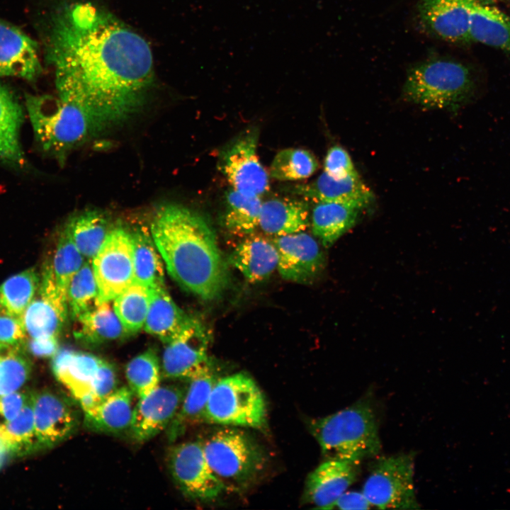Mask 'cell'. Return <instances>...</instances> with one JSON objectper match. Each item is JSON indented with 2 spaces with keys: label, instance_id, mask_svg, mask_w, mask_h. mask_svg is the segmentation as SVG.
Masks as SVG:
<instances>
[{
  "label": "cell",
  "instance_id": "cell-1",
  "mask_svg": "<svg viewBox=\"0 0 510 510\" xmlns=\"http://www.w3.org/2000/svg\"><path fill=\"white\" fill-rule=\"evenodd\" d=\"M47 57L58 96L82 109L99 132L139 111L152 86V50L112 14L88 3L55 17Z\"/></svg>",
  "mask_w": 510,
  "mask_h": 510
},
{
  "label": "cell",
  "instance_id": "cell-2",
  "mask_svg": "<svg viewBox=\"0 0 510 510\" xmlns=\"http://www.w3.org/2000/svg\"><path fill=\"white\" fill-rule=\"evenodd\" d=\"M150 234L171 278L204 300L218 298L229 272L212 228L198 214L178 205L163 206L153 217Z\"/></svg>",
  "mask_w": 510,
  "mask_h": 510
},
{
  "label": "cell",
  "instance_id": "cell-3",
  "mask_svg": "<svg viewBox=\"0 0 510 510\" xmlns=\"http://www.w3.org/2000/svg\"><path fill=\"white\" fill-rule=\"evenodd\" d=\"M309 428L326 459L362 463L381 450L378 419L368 399L313 419Z\"/></svg>",
  "mask_w": 510,
  "mask_h": 510
},
{
  "label": "cell",
  "instance_id": "cell-4",
  "mask_svg": "<svg viewBox=\"0 0 510 510\" xmlns=\"http://www.w3.org/2000/svg\"><path fill=\"white\" fill-rule=\"evenodd\" d=\"M201 443L208 463L225 492L246 490L266 467V458L259 444L239 427L224 426Z\"/></svg>",
  "mask_w": 510,
  "mask_h": 510
},
{
  "label": "cell",
  "instance_id": "cell-5",
  "mask_svg": "<svg viewBox=\"0 0 510 510\" xmlns=\"http://www.w3.org/2000/svg\"><path fill=\"white\" fill-rule=\"evenodd\" d=\"M475 81L464 64L448 60H430L407 72L403 86L404 98L425 109L455 111L470 102Z\"/></svg>",
  "mask_w": 510,
  "mask_h": 510
},
{
  "label": "cell",
  "instance_id": "cell-6",
  "mask_svg": "<svg viewBox=\"0 0 510 510\" xmlns=\"http://www.w3.org/2000/svg\"><path fill=\"white\" fill-rule=\"evenodd\" d=\"M26 106L36 140L58 159L99 132L82 109L59 96L28 95Z\"/></svg>",
  "mask_w": 510,
  "mask_h": 510
},
{
  "label": "cell",
  "instance_id": "cell-7",
  "mask_svg": "<svg viewBox=\"0 0 510 510\" xmlns=\"http://www.w3.org/2000/svg\"><path fill=\"white\" fill-rule=\"evenodd\" d=\"M264 396L256 382L243 373L217 378L205 412V422L264 429L267 421Z\"/></svg>",
  "mask_w": 510,
  "mask_h": 510
},
{
  "label": "cell",
  "instance_id": "cell-8",
  "mask_svg": "<svg viewBox=\"0 0 510 510\" xmlns=\"http://www.w3.org/2000/svg\"><path fill=\"white\" fill-rule=\"evenodd\" d=\"M414 454L402 453L376 458L370 465L362 492L378 509H419L414 483Z\"/></svg>",
  "mask_w": 510,
  "mask_h": 510
},
{
  "label": "cell",
  "instance_id": "cell-9",
  "mask_svg": "<svg viewBox=\"0 0 510 510\" xmlns=\"http://www.w3.org/2000/svg\"><path fill=\"white\" fill-rule=\"evenodd\" d=\"M91 261L98 302H113L135 281L130 230L122 226L111 228Z\"/></svg>",
  "mask_w": 510,
  "mask_h": 510
},
{
  "label": "cell",
  "instance_id": "cell-10",
  "mask_svg": "<svg viewBox=\"0 0 510 510\" xmlns=\"http://www.w3.org/2000/svg\"><path fill=\"white\" fill-rule=\"evenodd\" d=\"M258 138L255 128L243 132L221 151L218 167L233 189L260 197L268 190L269 179L257 154Z\"/></svg>",
  "mask_w": 510,
  "mask_h": 510
},
{
  "label": "cell",
  "instance_id": "cell-11",
  "mask_svg": "<svg viewBox=\"0 0 510 510\" xmlns=\"http://www.w3.org/2000/svg\"><path fill=\"white\" fill-rule=\"evenodd\" d=\"M167 463L176 484L188 498L210 501L225 492L208 463L201 441L174 445L168 451Z\"/></svg>",
  "mask_w": 510,
  "mask_h": 510
},
{
  "label": "cell",
  "instance_id": "cell-12",
  "mask_svg": "<svg viewBox=\"0 0 510 510\" xmlns=\"http://www.w3.org/2000/svg\"><path fill=\"white\" fill-rule=\"evenodd\" d=\"M189 380H168L139 398L135 404L129 436L137 442H144L166 431L181 404Z\"/></svg>",
  "mask_w": 510,
  "mask_h": 510
},
{
  "label": "cell",
  "instance_id": "cell-13",
  "mask_svg": "<svg viewBox=\"0 0 510 510\" xmlns=\"http://www.w3.org/2000/svg\"><path fill=\"white\" fill-rule=\"evenodd\" d=\"M210 334L196 319L181 334L165 344L161 361L162 379L190 380L213 368L208 356Z\"/></svg>",
  "mask_w": 510,
  "mask_h": 510
},
{
  "label": "cell",
  "instance_id": "cell-14",
  "mask_svg": "<svg viewBox=\"0 0 510 510\" xmlns=\"http://www.w3.org/2000/svg\"><path fill=\"white\" fill-rule=\"evenodd\" d=\"M277 269L283 278L299 283L312 282L325 267V258L316 240L305 232L277 236Z\"/></svg>",
  "mask_w": 510,
  "mask_h": 510
},
{
  "label": "cell",
  "instance_id": "cell-15",
  "mask_svg": "<svg viewBox=\"0 0 510 510\" xmlns=\"http://www.w3.org/2000/svg\"><path fill=\"white\" fill-rule=\"evenodd\" d=\"M35 436L39 449L52 448L77 430L76 409L65 399L50 391L33 395Z\"/></svg>",
  "mask_w": 510,
  "mask_h": 510
},
{
  "label": "cell",
  "instance_id": "cell-16",
  "mask_svg": "<svg viewBox=\"0 0 510 510\" xmlns=\"http://www.w3.org/2000/svg\"><path fill=\"white\" fill-rule=\"evenodd\" d=\"M361 463L326 459L307 477L302 504L330 509L336 499L358 479Z\"/></svg>",
  "mask_w": 510,
  "mask_h": 510
},
{
  "label": "cell",
  "instance_id": "cell-17",
  "mask_svg": "<svg viewBox=\"0 0 510 510\" xmlns=\"http://www.w3.org/2000/svg\"><path fill=\"white\" fill-rule=\"evenodd\" d=\"M103 360L91 353L70 349H59L52 357L54 375L79 402L83 412L98 403L93 385Z\"/></svg>",
  "mask_w": 510,
  "mask_h": 510
},
{
  "label": "cell",
  "instance_id": "cell-18",
  "mask_svg": "<svg viewBox=\"0 0 510 510\" xmlns=\"http://www.w3.org/2000/svg\"><path fill=\"white\" fill-rule=\"evenodd\" d=\"M41 71L37 43L16 27L0 19V77L33 81Z\"/></svg>",
  "mask_w": 510,
  "mask_h": 510
},
{
  "label": "cell",
  "instance_id": "cell-19",
  "mask_svg": "<svg viewBox=\"0 0 510 510\" xmlns=\"http://www.w3.org/2000/svg\"><path fill=\"white\" fill-rule=\"evenodd\" d=\"M421 22L430 33L454 43L470 41L467 0H419Z\"/></svg>",
  "mask_w": 510,
  "mask_h": 510
},
{
  "label": "cell",
  "instance_id": "cell-20",
  "mask_svg": "<svg viewBox=\"0 0 510 510\" xmlns=\"http://www.w3.org/2000/svg\"><path fill=\"white\" fill-rule=\"evenodd\" d=\"M294 193L314 203L339 202L361 210L367 208L374 198L373 192L358 174L336 179L324 171L313 182L295 186Z\"/></svg>",
  "mask_w": 510,
  "mask_h": 510
},
{
  "label": "cell",
  "instance_id": "cell-21",
  "mask_svg": "<svg viewBox=\"0 0 510 510\" xmlns=\"http://www.w3.org/2000/svg\"><path fill=\"white\" fill-rule=\"evenodd\" d=\"M136 397L128 386L118 387L93 407L84 411V424L91 431L108 434L128 432Z\"/></svg>",
  "mask_w": 510,
  "mask_h": 510
},
{
  "label": "cell",
  "instance_id": "cell-22",
  "mask_svg": "<svg viewBox=\"0 0 510 510\" xmlns=\"http://www.w3.org/2000/svg\"><path fill=\"white\" fill-rule=\"evenodd\" d=\"M217 378L212 368L190 379L181 404L166 430L169 442L176 441L193 425L205 422L208 398Z\"/></svg>",
  "mask_w": 510,
  "mask_h": 510
},
{
  "label": "cell",
  "instance_id": "cell-23",
  "mask_svg": "<svg viewBox=\"0 0 510 510\" xmlns=\"http://www.w3.org/2000/svg\"><path fill=\"white\" fill-rule=\"evenodd\" d=\"M244 239L230 254L229 262L251 283L268 278L278 266L274 243L260 235Z\"/></svg>",
  "mask_w": 510,
  "mask_h": 510
},
{
  "label": "cell",
  "instance_id": "cell-24",
  "mask_svg": "<svg viewBox=\"0 0 510 510\" xmlns=\"http://www.w3.org/2000/svg\"><path fill=\"white\" fill-rule=\"evenodd\" d=\"M195 319L182 310L165 287L151 290V301L144 325L146 332L168 344L181 334Z\"/></svg>",
  "mask_w": 510,
  "mask_h": 510
},
{
  "label": "cell",
  "instance_id": "cell-25",
  "mask_svg": "<svg viewBox=\"0 0 510 510\" xmlns=\"http://www.w3.org/2000/svg\"><path fill=\"white\" fill-rule=\"evenodd\" d=\"M309 226V206L305 199L280 198L262 203L259 227L269 234L282 236L304 232Z\"/></svg>",
  "mask_w": 510,
  "mask_h": 510
},
{
  "label": "cell",
  "instance_id": "cell-26",
  "mask_svg": "<svg viewBox=\"0 0 510 510\" xmlns=\"http://www.w3.org/2000/svg\"><path fill=\"white\" fill-rule=\"evenodd\" d=\"M469 35L474 40L510 54V16L475 0H467Z\"/></svg>",
  "mask_w": 510,
  "mask_h": 510
},
{
  "label": "cell",
  "instance_id": "cell-27",
  "mask_svg": "<svg viewBox=\"0 0 510 510\" xmlns=\"http://www.w3.org/2000/svg\"><path fill=\"white\" fill-rule=\"evenodd\" d=\"M110 303H98L76 319L79 327L74 336L77 340L92 347L130 335Z\"/></svg>",
  "mask_w": 510,
  "mask_h": 510
},
{
  "label": "cell",
  "instance_id": "cell-28",
  "mask_svg": "<svg viewBox=\"0 0 510 510\" xmlns=\"http://www.w3.org/2000/svg\"><path fill=\"white\" fill-rule=\"evenodd\" d=\"M361 210L343 203L316 202L312 213L313 234L329 248L355 225Z\"/></svg>",
  "mask_w": 510,
  "mask_h": 510
},
{
  "label": "cell",
  "instance_id": "cell-29",
  "mask_svg": "<svg viewBox=\"0 0 510 510\" xmlns=\"http://www.w3.org/2000/svg\"><path fill=\"white\" fill-rule=\"evenodd\" d=\"M23 120L19 102L11 91L0 85V161L15 165L23 164L19 139Z\"/></svg>",
  "mask_w": 510,
  "mask_h": 510
},
{
  "label": "cell",
  "instance_id": "cell-30",
  "mask_svg": "<svg viewBox=\"0 0 510 510\" xmlns=\"http://www.w3.org/2000/svg\"><path fill=\"white\" fill-rule=\"evenodd\" d=\"M130 232L135 281L150 290L165 287L162 259L150 232L142 229H135Z\"/></svg>",
  "mask_w": 510,
  "mask_h": 510
},
{
  "label": "cell",
  "instance_id": "cell-31",
  "mask_svg": "<svg viewBox=\"0 0 510 510\" xmlns=\"http://www.w3.org/2000/svg\"><path fill=\"white\" fill-rule=\"evenodd\" d=\"M64 227L86 261L96 256L111 229L106 216L96 210L73 216Z\"/></svg>",
  "mask_w": 510,
  "mask_h": 510
},
{
  "label": "cell",
  "instance_id": "cell-32",
  "mask_svg": "<svg viewBox=\"0 0 510 510\" xmlns=\"http://www.w3.org/2000/svg\"><path fill=\"white\" fill-rule=\"evenodd\" d=\"M223 224L231 233L249 236L259 226L262 202L259 196H247L234 189L225 193Z\"/></svg>",
  "mask_w": 510,
  "mask_h": 510
},
{
  "label": "cell",
  "instance_id": "cell-33",
  "mask_svg": "<svg viewBox=\"0 0 510 510\" xmlns=\"http://www.w3.org/2000/svg\"><path fill=\"white\" fill-rule=\"evenodd\" d=\"M40 285L35 269L30 268L16 273L0 285V314L21 319L33 300Z\"/></svg>",
  "mask_w": 510,
  "mask_h": 510
},
{
  "label": "cell",
  "instance_id": "cell-34",
  "mask_svg": "<svg viewBox=\"0 0 510 510\" xmlns=\"http://www.w3.org/2000/svg\"><path fill=\"white\" fill-rule=\"evenodd\" d=\"M150 301L151 290L136 281L113 300L114 310L130 334L144 327Z\"/></svg>",
  "mask_w": 510,
  "mask_h": 510
},
{
  "label": "cell",
  "instance_id": "cell-35",
  "mask_svg": "<svg viewBox=\"0 0 510 510\" xmlns=\"http://www.w3.org/2000/svg\"><path fill=\"white\" fill-rule=\"evenodd\" d=\"M128 386L137 399L154 390L162 380L161 361L157 351L149 348L132 358L125 367Z\"/></svg>",
  "mask_w": 510,
  "mask_h": 510
},
{
  "label": "cell",
  "instance_id": "cell-36",
  "mask_svg": "<svg viewBox=\"0 0 510 510\" xmlns=\"http://www.w3.org/2000/svg\"><path fill=\"white\" fill-rule=\"evenodd\" d=\"M66 317L50 301L40 295L29 304L21 319L26 334L37 339L57 337Z\"/></svg>",
  "mask_w": 510,
  "mask_h": 510
},
{
  "label": "cell",
  "instance_id": "cell-37",
  "mask_svg": "<svg viewBox=\"0 0 510 510\" xmlns=\"http://www.w3.org/2000/svg\"><path fill=\"white\" fill-rule=\"evenodd\" d=\"M315 157L303 149L288 148L274 157L270 176L278 181H298L312 176L318 169Z\"/></svg>",
  "mask_w": 510,
  "mask_h": 510
},
{
  "label": "cell",
  "instance_id": "cell-38",
  "mask_svg": "<svg viewBox=\"0 0 510 510\" xmlns=\"http://www.w3.org/2000/svg\"><path fill=\"white\" fill-rule=\"evenodd\" d=\"M84 260L85 258L76 246L69 232L64 227L50 267L59 290L67 298L69 285L84 264Z\"/></svg>",
  "mask_w": 510,
  "mask_h": 510
},
{
  "label": "cell",
  "instance_id": "cell-39",
  "mask_svg": "<svg viewBox=\"0 0 510 510\" xmlns=\"http://www.w3.org/2000/svg\"><path fill=\"white\" fill-rule=\"evenodd\" d=\"M98 289L89 261L84 262L72 279L67 290V303L72 317L76 319L98 304Z\"/></svg>",
  "mask_w": 510,
  "mask_h": 510
},
{
  "label": "cell",
  "instance_id": "cell-40",
  "mask_svg": "<svg viewBox=\"0 0 510 510\" xmlns=\"http://www.w3.org/2000/svg\"><path fill=\"white\" fill-rule=\"evenodd\" d=\"M30 371L29 360L17 348L0 346V396L18 390Z\"/></svg>",
  "mask_w": 510,
  "mask_h": 510
},
{
  "label": "cell",
  "instance_id": "cell-41",
  "mask_svg": "<svg viewBox=\"0 0 510 510\" xmlns=\"http://www.w3.org/2000/svg\"><path fill=\"white\" fill-rule=\"evenodd\" d=\"M11 441L16 455L39 449L35 430L33 395L18 415L0 427Z\"/></svg>",
  "mask_w": 510,
  "mask_h": 510
},
{
  "label": "cell",
  "instance_id": "cell-42",
  "mask_svg": "<svg viewBox=\"0 0 510 510\" xmlns=\"http://www.w3.org/2000/svg\"><path fill=\"white\" fill-rule=\"evenodd\" d=\"M324 171L336 179L358 174L348 153L340 146H334L328 150L324 159Z\"/></svg>",
  "mask_w": 510,
  "mask_h": 510
},
{
  "label": "cell",
  "instance_id": "cell-43",
  "mask_svg": "<svg viewBox=\"0 0 510 510\" xmlns=\"http://www.w3.org/2000/svg\"><path fill=\"white\" fill-rule=\"evenodd\" d=\"M26 335L21 319L0 314V345L16 347L23 343Z\"/></svg>",
  "mask_w": 510,
  "mask_h": 510
},
{
  "label": "cell",
  "instance_id": "cell-44",
  "mask_svg": "<svg viewBox=\"0 0 510 510\" xmlns=\"http://www.w3.org/2000/svg\"><path fill=\"white\" fill-rule=\"evenodd\" d=\"M29 396L16 391L0 396V427L18 415Z\"/></svg>",
  "mask_w": 510,
  "mask_h": 510
},
{
  "label": "cell",
  "instance_id": "cell-45",
  "mask_svg": "<svg viewBox=\"0 0 510 510\" xmlns=\"http://www.w3.org/2000/svg\"><path fill=\"white\" fill-rule=\"evenodd\" d=\"M373 506L361 492H345L333 504L330 509H368Z\"/></svg>",
  "mask_w": 510,
  "mask_h": 510
},
{
  "label": "cell",
  "instance_id": "cell-46",
  "mask_svg": "<svg viewBox=\"0 0 510 510\" xmlns=\"http://www.w3.org/2000/svg\"><path fill=\"white\" fill-rule=\"evenodd\" d=\"M28 349L37 357H53L59 350L57 336L45 338H30L28 342Z\"/></svg>",
  "mask_w": 510,
  "mask_h": 510
},
{
  "label": "cell",
  "instance_id": "cell-47",
  "mask_svg": "<svg viewBox=\"0 0 510 510\" xmlns=\"http://www.w3.org/2000/svg\"><path fill=\"white\" fill-rule=\"evenodd\" d=\"M16 453L15 448L6 432L0 428V468L6 460Z\"/></svg>",
  "mask_w": 510,
  "mask_h": 510
}]
</instances>
